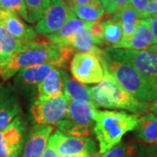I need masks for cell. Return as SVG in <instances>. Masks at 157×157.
Returning <instances> with one entry per match:
<instances>
[{
    "label": "cell",
    "mask_w": 157,
    "mask_h": 157,
    "mask_svg": "<svg viewBox=\"0 0 157 157\" xmlns=\"http://www.w3.org/2000/svg\"><path fill=\"white\" fill-rule=\"evenodd\" d=\"M145 18L149 24V27L154 39V44H157V15H151Z\"/></svg>",
    "instance_id": "d6a6232c"
},
{
    "label": "cell",
    "mask_w": 157,
    "mask_h": 157,
    "mask_svg": "<svg viewBox=\"0 0 157 157\" xmlns=\"http://www.w3.org/2000/svg\"><path fill=\"white\" fill-rule=\"evenodd\" d=\"M140 115L124 111H99L94 114V132L99 141V153H105L119 144L128 132L137 126Z\"/></svg>",
    "instance_id": "7a4b0ae2"
},
{
    "label": "cell",
    "mask_w": 157,
    "mask_h": 157,
    "mask_svg": "<svg viewBox=\"0 0 157 157\" xmlns=\"http://www.w3.org/2000/svg\"><path fill=\"white\" fill-rule=\"evenodd\" d=\"M130 157H154L148 155V154H140V152H138L136 150V148H135V150L133 152V154L131 155Z\"/></svg>",
    "instance_id": "8d00e7d4"
},
{
    "label": "cell",
    "mask_w": 157,
    "mask_h": 157,
    "mask_svg": "<svg viewBox=\"0 0 157 157\" xmlns=\"http://www.w3.org/2000/svg\"><path fill=\"white\" fill-rule=\"evenodd\" d=\"M70 69L73 78L82 84H99L104 77L101 59L92 52L75 53Z\"/></svg>",
    "instance_id": "ba28073f"
},
{
    "label": "cell",
    "mask_w": 157,
    "mask_h": 157,
    "mask_svg": "<svg viewBox=\"0 0 157 157\" xmlns=\"http://www.w3.org/2000/svg\"><path fill=\"white\" fill-rule=\"evenodd\" d=\"M69 1H71V2H72V1H73V0H69Z\"/></svg>",
    "instance_id": "7bdbcfd3"
},
{
    "label": "cell",
    "mask_w": 157,
    "mask_h": 157,
    "mask_svg": "<svg viewBox=\"0 0 157 157\" xmlns=\"http://www.w3.org/2000/svg\"><path fill=\"white\" fill-rule=\"evenodd\" d=\"M151 15H157V0H150L147 3L142 13L141 18H145Z\"/></svg>",
    "instance_id": "1f68e13d"
},
{
    "label": "cell",
    "mask_w": 157,
    "mask_h": 157,
    "mask_svg": "<svg viewBox=\"0 0 157 157\" xmlns=\"http://www.w3.org/2000/svg\"><path fill=\"white\" fill-rule=\"evenodd\" d=\"M89 94L96 107L122 109L137 114L149 110V104L141 103L135 99L105 68L102 80L94 86L89 87Z\"/></svg>",
    "instance_id": "3957f363"
},
{
    "label": "cell",
    "mask_w": 157,
    "mask_h": 157,
    "mask_svg": "<svg viewBox=\"0 0 157 157\" xmlns=\"http://www.w3.org/2000/svg\"><path fill=\"white\" fill-rule=\"evenodd\" d=\"M147 50L148 51V52H153V53H155V54L157 55V44H153Z\"/></svg>",
    "instance_id": "f35d334b"
},
{
    "label": "cell",
    "mask_w": 157,
    "mask_h": 157,
    "mask_svg": "<svg viewBox=\"0 0 157 157\" xmlns=\"http://www.w3.org/2000/svg\"><path fill=\"white\" fill-rule=\"evenodd\" d=\"M25 124L17 116L0 131V157H18L22 151Z\"/></svg>",
    "instance_id": "8fae6325"
},
{
    "label": "cell",
    "mask_w": 157,
    "mask_h": 157,
    "mask_svg": "<svg viewBox=\"0 0 157 157\" xmlns=\"http://www.w3.org/2000/svg\"><path fill=\"white\" fill-rule=\"evenodd\" d=\"M2 60V46H1V44H0V61Z\"/></svg>",
    "instance_id": "ab89813d"
},
{
    "label": "cell",
    "mask_w": 157,
    "mask_h": 157,
    "mask_svg": "<svg viewBox=\"0 0 157 157\" xmlns=\"http://www.w3.org/2000/svg\"><path fill=\"white\" fill-rule=\"evenodd\" d=\"M72 52L73 49L69 46L35 42L28 49L11 54L0 61V78L7 80L23 68L40 64H52L61 67Z\"/></svg>",
    "instance_id": "6da1fadb"
},
{
    "label": "cell",
    "mask_w": 157,
    "mask_h": 157,
    "mask_svg": "<svg viewBox=\"0 0 157 157\" xmlns=\"http://www.w3.org/2000/svg\"><path fill=\"white\" fill-rule=\"evenodd\" d=\"M150 0H130V6H132L140 14V17L144 11L145 7Z\"/></svg>",
    "instance_id": "836d02e7"
},
{
    "label": "cell",
    "mask_w": 157,
    "mask_h": 157,
    "mask_svg": "<svg viewBox=\"0 0 157 157\" xmlns=\"http://www.w3.org/2000/svg\"><path fill=\"white\" fill-rule=\"evenodd\" d=\"M68 101L64 93L50 98L38 96L32 107V114L35 122L42 125H56L67 115Z\"/></svg>",
    "instance_id": "52a82bcc"
},
{
    "label": "cell",
    "mask_w": 157,
    "mask_h": 157,
    "mask_svg": "<svg viewBox=\"0 0 157 157\" xmlns=\"http://www.w3.org/2000/svg\"><path fill=\"white\" fill-rule=\"evenodd\" d=\"M73 17L71 7L63 0H51L49 8L35 25L36 32L45 36L54 33Z\"/></svg>",
    "instance_id": "30bf717a"
},
{
    "label": "cell",
    "mask_w": 157,
    "mask_h": 157,
    "mask_svg": "<svg viewBox=\"0 0 157 157\" xmlns=\"http://www.w3.org/2000/svg\"><path fill=\"white\" fill-rule=\"evenodd\" d=\"M128 6H130V0H111L108 7L105 10V13L114 14Z\"/></svg>",
    "instance_id": "f546056e"
},
{
    "label": "cell",
    "mask_w": 157,
    "mask_h": 157,
    "mask_svg": "<svg viewBox=\"0 0 157 157\" xmlns=\"http://www.w3.org/2000/svg\"><path fill=\"white\" fill-rule=\"evenodd\" d=\"M99 2H100V4H101L102 7L104 8V11L107 9L108 6H109V4H110V1L111 0H98Z\"/></svg>",
    "instance_id": "74e56055"
},
{
    "label": "cell",
    "mask_w": 157,
    "mask_h": 157,
    "mask_svg": "<svg viewBox=\"0 0 157 157\" xmlns=\"http://www.w3.org/2000/svg\"><path fill=\"white\" fill-rule=\"evenodd\" d=\"M98 2H99L98 0H73L72 4H76V5H89V4H95V3H98Z\"/></svg>",
    "instance_id": "e575fe53"
},
{
    "label": "cell",
    "mask_w": 157,
    "mask_h": 157,
    "mask_svg": "<svg viewBox=\"0 0 157 157\" xmlns=\"http://www.w3.org/2000/svg\"><path fill=\"white\" fill-rule=\"evenodd\" d=\"M153 44L154 39L149 24L146 18H140L128 39L121 40L113 47L130 50H147Z\"/></svg>",
    "instance_id": "5bb4252c"
},
{
    "label": "cell",
    "mask_w": 157,
    "mask_h": 157,
    "mask_svg": "<svg viewBox=\"0 0 157 157\" xmlns=\"http://www.w3.org/2000/svg\"><path fill=\"white\" fill-rule=\"evenodd\" d=\"M21 111L17 95L11 86L0 83V131Z\"/></svg>",
    "instance_id": "4fadbf2b"
},
{
    "label": "cell",
    "mask_w": 157,
    "mask_h": 157,
    "mask_svg": "<svg viewBox=\"0 0 157 157\" xmlns=\"http://www.w3.org/2000/svg\"><path fill=\"white\" fill-rule=\"evenodd\" d=\"M0 8L11 11L27 20V11L24 0H0Z\"/></svg>",
    "instance_id": "83f0119b"
},
{
    "label": "cell",
    "mask_w": 157,
    "mask_h": 157,
    "mask_svg": "<svg viewBox=\"0 0 157 157\" xmlns=\"http://www.w3.org/2000/svg\"><path fill=\"white\" fill-rule=\"evenodd\" d=\"M52 130L53 128L51 125H36L25 145L23 157H41Z\"/></svg>",
    "instance_id": "9a60e30c"
},
{
    "label": "cell",
    "mask_w": 157,
    "mask_h": 157,
    "mask_svg": "<svg viewBox=\"0 0 157 157\" xmlns=\"http://www.w3.org/2000/svg\"><path fill=\"white\" fill-rule=\"evenodd\" d=\"M112 59L131 66L157 93V55L147 50L108 47L105 50Z\"/></svg>",
    "instance_id": "5b68a950"
},
{
    "label": "cell",
    "mask_w": 157,
    "mask_h": 157,
    "mask_svg": "<svg viewBox=\"0 0 157 157\" xmlns=\"http://www.w3.org/2000/svg\"><path fill=\"white\" fill-rule=\"evenodd\" d=\"M103 27L104 42L111 45L112 47L117 45L123 37L121 24L116 19L112 17L106 21H103Z\"/></svg>",
    "instance_id": "d4e9b609"
},
{
    "label": "cell",
    "mask_w": 157,
    "mask_h": 157,
    "mask_svg": "<svg viewBox=\"0 0 157 157\" xmlns=\"http://www.w3.org/2000/svg\"><path fill=\"white\" fill-rule=\"evenodd\" d=\"M62 69L54 67L39 85L38 94L40 97L50 98L63 94V78Z\"/></svg>",
    "instance_id": "d6986e66"
},
{
    "label": "cell",
    "mask_w": 157,
    "mask_h": 157,
    "mask_svg": "<svg viewBox=\"0 0 157 157\" xmlns=\"http://www.w3.org/2000/svg\"><path fill=\"white\" fill-rule=\"evenodd\" d=\"M36 41L25 43L14 38L0 22V44L2 46V60L11 54L18 53L34 45Z\"/></svg>",
    "instance_id": "7402d4cb"
},
{
    "label": "cell",
    "mask_w": 157,
    "mask_h": 157,
    "mask_svg": "<svg viewBox=\"0 0 157 157\" xmlns=\"http://www.w3.org/2000/svg\"><path fill=\"white\" fill-rule=\"evenodd\" d=\"M0 22L14 38L22 42H34L37 38V32L26 25L17 14L12 11L0 8Z\"/></svg>",
    "instance_id": "7c38bea8"
},
{
    "label": "cell",
    "mask_w": 157,
    "mask_h": 157,
    "mask_svg": "<svg viewBox=\"0 0 157 157\" xmlns=\"http://www.w3.org/2000/svg\"><path fill=\"white\" fill-rule=\"evenodd\" d=\"M156 115H157V113H156Z\"/></svg>",
    "instance_id": "ee69618b"
},
{
    "label": "cell",
    "mask_w": 157,
    "mask_h": 157,
    "mask_svg": "<svg viewBox=\"0 0 157 157\" xmlns=\"http://www.w3.org/2000/svg\"><path fill=\"white\" fill-rule=\"evenodd\" d=\"M103 67L116 79L127 92L138 101L149 104L155 97L157 93L149 86L134 68L128 64L112 59L105 51L101 56Z\"/></svg>",
    "instance_id": "277c9868"
},
{
    "label": "cell",
    "mask_w": 157,
    "mask_h": 157,
    "mask_svg": "<svg viewBox=\"0 0 157 157\" xmlns=\"http://www.w3.org/2000/svg\"><path fill=\"white\" fill-rule=\"evenodd\" d=\"M54 67H58L52 64H40L23 68L16 75L15 83L21 87L38 86Z\"/></svg>",
    "instance_id": "2e32d148"
},
{
    "label": "cell",
    "mask_w": 157,
    "mask_h": 157,
    "mask_svg": "<svg viewBox=\"0 0 157 157\" xmlns=\"http://www.w3.org/2000/svg\"><path fill=\"white\" fill-rule=\"evenodd\" d=\"M96 112L97 107L94 103L68 101L66 117L56 124L59 131L71 136L88 137Z\"/></svg>",
    "instance_id": "8992f818"
},
{
    "label": "cell",
    "mask_w": 157,
    "mask_h": 157,
    "mask_svg": "<svg viewBox=\"0 0 157 157\" xmlns=\"http://www.w3.org/2000/svg\"><path fill=\"white\" fill-rule=\"evenodd\" d=\"M149 110L154 113H157V97H155L153 101L149 103Z\"/></svg>",
    "instance_id": "d590c367"
},
{
    "label": "cell",
    "mask_w": 157,
    "mask_h": 157,
    "mask_svg": "<svg viewBox=\"0 0 157 157\" xmlns=\"http://www.w3.org/2000/svg\"><path fill=\"white\" fill-rule=\"evenodd\" d=\"M27 11L28 22H38L44 16L51 4V0H24Z\"/></svg>",
    "instance_id": "484cf974"
},
{
    "label": "cell",
    "mask_w": 157,
    "mask_h": 157,
    "mask_svg": "<svg viewBox=\"0 0 157 157\" xmlns=\"http://www.w3.org/2000/svg\"><path fill=\"white\" fill-rule=\"evenodd\" d=\"M41 157H60L58 151H57L53 141H52V140L51 138H49L48 143H47V145L45 147L44 152L42 153Z\"/></svg>",
    "instance_id": "4dcf8cb0"
},
{
    "label": "cell",
    "mask_w": 157,
    "mask_h": 157,
    "mask_svg": "<svg viewBox=\"0 0 157 157\" xmlns=\"http://www.w3.org/2000/svg\"><path fill=\"white\" fill-rule=\"evenodd\" d=\"M61 73L63 78V93L69 101L93 103L89 94V87H86L84 84L78 82L75 78H69L67 73H65L63 70Z\"/></svg>",
    "instance_id": "ffe728a7"
},
{
    "label": "cell",
    "mask_w": 157,
    "mask_h": 157,
    "mask_svg": "<svg viewBox=\"0 0 157 157\" xmlns=\"http://www.w3.org/2000/svg\"><path fill=\"white\" fill-rule=\"evenodd\" d=\"M50 138L52 140L60 157H94L97 154L95 141L89 137H78L64 135L56 131Z\"/></svg>",
    "instance_id": "9c48e42d"
},
{
    "label": "cell",
    "mask_w": 157,
    "mask_h": 157,
    "mask_svg": "<svg viewBox=\"0 0 157 157\" xmlns=\"http://www.w3.org/2000/svg\"><path fill=\"white\" fill-rule=\"evenodd\" d=\"M89 23L85 22L75 16L70 18L56 33L45 35V37L50 41V43L61 45V46H68V44L73 36L79 30L87 26Z\"/></svg>",
    "instance_id": "e0dca14e"
},
{
    "label": "cell",
    "mask_w": 157,
    "mask_h": 157,
    "mask_svg": "<svg viewBox=\"0 0 157 157\" xmlns=\"http://www.w3.org/2000/svg\"><path fill=\"white\" fill-rule=\"evenodd\" d=\"M74 157H86V156H74Z\"/></svg>",
    "instance_id": "b9f144b4"
},
{
    "label": "cell",
    "mask_w": 157,
    "mask_h": 157,
    "mask_svg": "<svg viewBox=\"0 0 157 157\" xmlns=\"http://www.w3.org/2000/svg\"><path fill=\"white\" fill-rule=\"evenodd\" d=\"M113 18L116 19L121 24L122 33H123V37L121 40H125L128 39L131 34L133 33L134 30L141 17L136 10H135L132 6H128L126 9L114 13Z\"/></svg>",
    "instance_id": "603a6c76"
},
{
    "label": "cell",
    "mask_w": 157,
    "mask_h": 157,
    "mask_svg": "<svg viewBox=\"0 0 157 157\" xmlns=\"http://www.w3.org/2000/svg\"><path fill=\"white\" fill-rule=\"evenodd\" d=\"M154 157H157V146L156 147H155V152H154V155H153Z\"/></svg>",
    "instance_id": "60d3db41"
},
{
    "label": "cell",
    "mask_w": 157,
    "mask_h": 157,
    "mask_svg": "<svg viewBox=\"0 0 157 157\" xmlns=\"http://www.w3.org/2000/svg\"><path fill=\"white\" fill-rule=\"evenodd\" d=\"M89 31L94 40L97 45H101L105 44L104 42V37H103V32H104V27H103V22H90Z\"/></svg>",
    "instance_id": "f1b7e54d"
},
{
    "label": "cell",
    "mask_w": 157,
    "mask_h": 157,
    "mask_svg": "<svg viewBox=\"0 0 157 157\" xmlns=\"http://www.w3.org/2000/svg\"><path fill=\"white\" fill-rule=\"evenodd\" d=\"M135 147L127 145L126 143H119L105 153H97L94 157H130L135 150Z\"/></svg>",
    "instance_id": "4316f807"
},
{
    "label": "cell",
    "mask_w": 157,
    "mask_h": 157,
    "mask_svg": "<svg viewBox=\"0 0 157 157\" xmlns=\"http://www.w3.org/2000/svg\"><path fill=\"white\" fill-rule=\"evenodd\" d=\"M137 139L148 144H157V115L149 113L139 118L135 128Z\"/></svg>",
    "instance_id": "ac0fdd59"
},
{
    "label": "cell",
    "mask_w": 157,
    "mask_h": 157,
    "mask_svg": "<svg viewBox=\"0 0 157 157\" xmlns=\"http://www.w3.org/2000/svg\"><path fill=\"white\" fill-rule=\"evenodd\" d=\"M89 25L81 30L73 36L70 40L68 46L72 49L78 51V52H92L101 58L103 54V51L101 50L96 45L94 38L89 31Z\"/></svg>",
    "instance_id": "44dd1931"
},
{
    "label": "cell",
    "mask_w": 157,
    "mask_h": 157,
    "mask_svg": "<svg viewBox=\"0 0 157 157\" xmlns=\"http://www.w3.org/2000/svg\"><path fill=\"white\" fill-rule=\"evenodd\" d=\"M71 9L78 18L85 22H96L104 16L105 11L98 2L89 5H76L71 3Z\"/></svg>",
    "instance_id": "cb8c5ba5"
}]
</instances>
